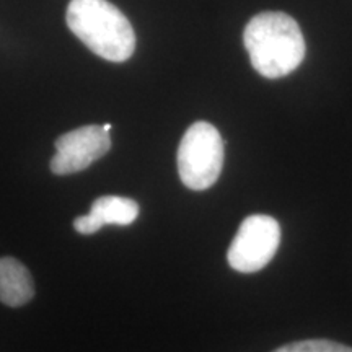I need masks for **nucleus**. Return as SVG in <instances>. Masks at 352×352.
I'll list each match as a JSON object with an SVG mask.
<instances>
[{
    "label": "nucleus",
    "mask_w": 352,
    "mask_h": 352,
    "mask_svg": "<svg viewBox=\"0 0 352 352\" xmlns=\"http://www.w3.org/2000/svg\"><path fill=\"white\" fill-rule=\"evenodd\" d=\"M243 43L254 70L266 78L289 76L305 59L300 26L283 12L253 16L243 32Z\"/></svg>",
    "instance_id": "obj_1"
},
{
    "label": "nucleus",
    "mask_w": 352,
    "mask_h": 352,
    "mask_svg": "<svg viewBox=\"0 0 352 352\" xmlns=\"http://www.w3.org/2000/svg\"><path fill=\"white\" fill-rule=\"evenodd\" d=\"M67 25L96 56L124 63L134 54L135 33L131 21L108 0H70Z\"/></svg>",
    "instance_id": "obj_2"
},
{
    "label": "nucleus",
    "mask_w": 352,
    "mask_h": 352,
    "mask_svg": "<svg viewBox=\"0 0 352 352\" xmlns=\"http://www.w3.org/2000/svg\"><path fill=\"white\" fill-rule=\"evenodd\" d=\"M223 140L217 127L197 121L184 132L178 147V171L183 184L195 191L214 186L222 173Z\"/></svg>",
    "instance_id": "obj_3"
},
{
    "label": "nucleus",
    "mask_w": 352,
    "mask_h": 352,
    "mask_svg": "<svg viewBox=\"0 0 352 352\" xmlns=\"http://www.w3.org/2000/svg\"><path fill=\"white\" fill-rule=\"evenodd\" d=\"M279 243L280 226L274 217L263 214L250 215L241 222L228 248V264L245 274L261 271L274 258Z\"/></svg>",
    "instance_id": "obj_4"
},
{
    "label": "nucleus",
    "mask_w": 352,
    "mask_h": 352,
    "mask_svg": "<svg viewBox=\"0 0 352 352\" xmlns=\"http://www.w3.org/2000/svg\"><path fill=\"white\" fill-rule=\"evenodd\" d=\"M111 148V138L103 126H83L57 138L51 171L64 176L87 170Z\"/></svg>",
    "instance_id": "obj_5"
},
{
    "label": "nucleus",
    "mask_w": 352,
    "mask_h": 352,
    "mask_svg": "<svg viewBox=\"0 0 352 352\" xmlns=\"http://www.w3.org/2000/svg\"><path fill=\"white\" fill-rule=\"evenodd\" d=\"M34 296V283L30 271L19 259L0 258V302L7 307H21Z\"/></svg>",
    "instance_id": "obj_6"
},
{
    "label": "nucleus",
    "mask_w": 352,
    "mask_h": 352,
    "mask_svg": "<svg viewBox=\"0 0 352 352\" xmlns=\"http://www.w3.org/2000/svg\"><path fill=\"white\" fill-rule=\"evenodd\" d=\"M90 215L103 226H131L139 215V204L121 196H101L91 204Z\"/></svg>",
    "instance_id": "obj_7"
},
{
    "label": "nucleus",
    "mask_w": 352,
    "mask_h": 352,
    "mask_svg": "<svg viewBox=\"0 0 352 352\" xmlns=\"http://www.w3.org/2000/svg\"><path fill=\"white\" fill-rule=\"evenodd\" d=\"M272 352H352V347L329 340H307L289 342Z\"/></svg>",
    "instance_id": "obj_8"
},
{
    "label": "nucleus",
    "mask_w": 352,
    "mask_h": 352,
    "mask_svg": "<svg viewBox=\"0 0 352 352\" xmlns=\"http://www.w3.org/2000/svg\"><path fill=\"white\" fill-rule=\"evenodd\" d=\"M103 129L109 132V131H111V124H104V126H103Z\"/></svg>",
    "instance_id": "obj_9"
}]
</instances>
